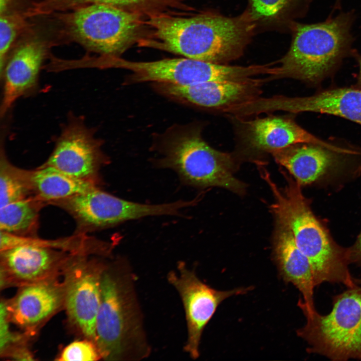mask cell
I'll return each mask as SVG.
<instances>
[{
  "instance_id": "10",
  "label": "cell",
  "mask_w": 361,
  "mask_h": 361,
  "mask_svg": "<svg viewBox=\"0 0 361 361\" xmlns=\"http://www.w3.org/2000/svg\"><path fill=\"white\" fill-rule=\"evenodd\" d=\"M67 207L82 224L107 228L148 216H175L193 205L191 201L145 204L124 200L97 188L64 200Z\"/></svg>"
},
{
  "instance_id": "8",
  "label": "cell",
  "mask_w": 361,
  "mask_h": 361,
  "mask_svg": "<svg viewBox=\"0 0 361 361\" xmlns=\"http://www.w3.org/2000/svg\"><path fill=\"white\" fill-rule=\"evenodd\" d=\"M56 36L48 16L31 17L30 25L16 41L0 71L3 83L2 117L18 99L36 91L44 62L51 49L58 46Z\"/></svg>"
},
{
  "instance_id": "6",
  "label": "cell",
  "mask_w": 361,
  "mask_h": 361,
  "mask_svg": "<svg viewBox=\"0 0 361 361\" xmlns=\"http://www.w3.org/2000/svg\"><path fill=\"white\" fill-rule=\"evenodd\" d=\"M50 15L60 45L75 43L100 56L119 57L136 38L140 24L136 14L105 4Z\"/></svg>"
},
{
  "instance_id": "18",
  "label": "cell",
  "mask_w": 361,
  "mask_h": 361,
  "mask_svg": "<svg viewBox=\"0 0 361 361\" xmlns=\"http://www.w3.org/2000/svg\"><path fill=\"white\" fill-rule=\"evenodd\" d=\"M243 137L247 144L257 150L272 152L299 143L321 145L340 152L352 154L354 150L322 140L297 124L293 119L272 116L256 118L244 123Z\"/></svg>"
},
{
  "instance_id": "22",
  "label": "cell",
  "mask_w": 361,
  "mask_h": 361,
  "mask_svg": "<svg viewBox=\"0 0 361 361\" xmlns=\"http://www.w3.org/2000/svg\"><path fill=\"white\" fill-rule=\"evenodd\" d=\"M0 209L1 231L13 234L26 232L32 228L38 216L35 205L26 198Z\"/></svg>"
},
{
  "instance_id": "21",
  "label": "cell",
  "mask_w": 361,
  "mask_h": 361,
  "mask_svg": "<svg viewBox=\"0 0 361 361\" xmlns=\"http://www.w3.org/2000/svg\"><path fill=\"white\" fill-rule=\"evenodd\" d=\"M31 187L42 199L63 200L96 187L90 179L70 176L50 166H42L29 177Z\"/></svg>"
},
{
  "instance_id": "27",
  "label": "cell",
  "mask_w": 361,
  "mask_h": 361,
  "mask_svg": "<svg viewBox=\"0 0 361 361\" xmlns=\"http://www.w3.org/2000/svg\"><path fill=\"white\" fill-rule=\"evenodd\" d=\"M294 0H249L252 19L270 20L278 16Z\"/></svg>"
},
{
  "instance_id": "25",
  "label": "cell",
  "mask_w": 361,
  "mask_h": 361,
  "mask_svg": "<svg viewBox=\"0 0 361 361\" xmlns=\"http://www.w3.org/2000/svg\"><path fill=\"white\" fill-rule=\"evenodd\" d=\"M10 169L4 161L0 175V208L26 199L31 187L30 181L23 180Z\"/></svg>"
},
{
  "instance_id": "28",
  "label": "cell",
  "mask_w": 361,
  "mask_h": 361,
  "mask_svg": "<svg viewBox=\"0 0 361 361\" xmlns=\"http://www.w3.org/2000/svg\"><path fill=\"white\" fill-rule=\"evenodd\" d=\"M8 317L6 302L1 301L0 304V353L4 355L13 348L25 344V338L29 335H24L11 331Z\"/></svg>"
},
{
  "instance_id": "26",
  "label": "cell",
  "mask_w": 361,
  "mask_h": 361,
  "mask_svg": "<svg viewBox=\"0 0 361 361\" xmlns=\"http://www.w3.org/2000/svg\"><path fill=\"white\" fill-rule=\"evenodd\" d=\"M101 358L96 343L86 339L76 340L68 344L56 359L61 361H95Z\"/></svg>"
},
{
  "instance_id": "11",
  "label": "cell",
  "mask_w": 361,
  "mask_h": 361,
  "mask_svg": "<svg viewBox=\"0 0 361 361\" xmlns=\"http://www.w3.org/2000/svg\"><path fill=\"white\" fill-rule=\"evenodd\" d=\"M177 268L176 272L168 273L167 280L179 293L185 311L188 337L184 350L192 358L197 359L203 331L219 305L226 299L245 294L253 287L218 290L202 282L185 263L179 262Z\"/></svg>"
},
{
  "instance_id": "16",
  "label": "cell",
  "mask_w": 361,
  "mask_h": 361,
  "mask_svg": "<svg viewBox=\"0 0 361 361\" xmlns=\"http://www.w3.org/2000/svg\"><path fill=\"white\" fill-rule=\"evenodd\" d=\"M265 79L210 81L189 85L154 83L161 93L198 106L223 109L258 97Z\"/></svg>"
},
{
  "instance_id": "17",
  "label": "cell",
  "mask_w": 361,
  "mask_h": 361,
  "mask_svg": "<svg viewBox=\"0 0 361 361\" xmlns=\"http://www.w3.org/2000/svg\"><path fill=\"white\" fill-rule=\"evenodd\" d=\"M64 281L56 278L20 287L16 296L6 302L8 317L32 335L40 325L65 304Z\"/></svg>"
},
{
  "instance_id": "14",
  "label": "cell",
  "mask_w": 361,
  "mask_h": 361,
  "mask_svg": "<svg viewBox=\"0 0 361 361\" xmlns=\"http://www.w3.org/2000/svg\"><path fill=\"white\" fill-rule=\"evenodd\" d=\"M101 140L83 121H68L57 138L52 153L43 166H50L73 177L85 179L97 172L106 161Z\"/></svg>"
},
{
  "instance_id": "20",
  "label": "cell",
  "mask_w": 361,
  "mask_h": 361,
  "mask_svg": "<svg viewBox=\"0 0 361 361\" xmlns=\"http://www.w3.org/2000/svg\"><path fill=\"white\" fill-rule=\"evenodd\" d=\"M276 222L273 255L280 276L301 293L303 299H300L297 303L301 309H315V286L309 261L298 247L289 228L278 220H276Z\"/></svg>"
},
{
  "instance_id": "19",
  "label": "cell",
  "mask_w": 361,
  "mask_h": 361,
  "mask_svg": "<svg viewBox=\"0 0 361 361\" xmlns=\"http://www.w3.org/2000/svg\"><path fill=\"white\" fill-rule=\"evenodd\" d=\"M271 153L300 186L313 183L341 167L346 156L351 155L313 143L296 144Z\"/></svg>"
},
{
  "instance_id": "13",
  "label": "cell",
  "mask_w": 361,
  "mask_h": 361,
  "mask_svg": "<svg viewBox=\"0 0 361 361\" xmlns=\"http://www.w3.org/2000/svg\"><path fill=\"white\" fill-rule=\"evenodd\" d=\"M54 248L30 244L1 251V287L23 286L64 273L73 257Z\"/></svg>"
},
{
  "instance_id": "2",
  "label": "cell",
  "mask_w": 361,
  "mask_h": 361,
  "mask_svg": "<svg viewBox=\"0 0 361 361\" xmlns=\"http://www.w3.org/2000/svg\"><path fill=\"white\" fill-rule=\"evenodd\" d=\"M261 174L274 195L271 209L276 220L289 228L298 247L308 259L315 286L324 282L342 284L347 288L356 285L349 270L347 249L329 237L312 213L301 186L284 174L287 185L280 189L266 170Z\"/></svg>"
},
{
  "instance_id": "31",
  "label": "cell",
  "mask_w": 361,
  "mask_h": 361,
  "mask_svg": "<svg viewBox=\"0 0 361 361\" xmlns=\"http://www.w3.org/2000/svg\"><path fill=\"white\" fill-rule=\"evenodd\" d=\"M353 56H354L356 60L357 61L359 68V75H358V82L359 84L361 85V55L358 54L357 52L354 50L352 51V55Z\"/></svg>"
},
{
  "instance_id": "23",
  "label": "cell",
  "mask_w": 361,
  "mask_h": 361,
  "mask_svg": "<svg viewBox=\"0 0 361 361\" xmlns=\"http://www.w3.org/2000/svg\"><path fill=\"white\" fill-rule=\"evenodd\" d=\"M31 18L26 14L0 15V70L16 41L29 26Z\"/></svg>"
},
{
  "instance_id": "32",
  "label": "cell",
  "mask_w": 361,
  "mask_h": 361,
  "mask_svg": "<svg viewBox=\"0 0 361 361\" xmlns=\"http://www.w3.org/2000/svg\"><path fill=\"white\" fill-rule=\"evenodd\" d=\"M340 0H336L335 5V8H338L340 6Z\"/></svg>"
},
{
  "instance_id": "9",
  "label": "cell",
  "mask_w": 361,
  "mask_h": 361,
  "mask_svg": "<svg viewBox=\"0 0 361 361\" xmlns=\"http://www.w3.org/2000/svg\"><path fill=\"white\" fill-rule=\"evenodd\" d=\"M105 68H121L132 74L127 84L145 82L189 85L210 81L239 80L257 75L255 65L230 66L188 58L165 59L154 61L135 62L120 57H108Z\"/></svg>"
},
{
  "instance_id": "30",
  "label": "cell",
  "mask_w": 361,
  "mask_h": 361,
  "mask_svg": "<svg viewBox=\"0 0 361 361\" xmlns=\"http://www.w3.org/2000/svg\"><path fill=\"white\" fill-rule=\"evenodd\" d=\"M347 255L350 264L361 266V232L354 244L347 249Z\"/></svg>"
},
{
  "instance_id": "29",
  "label": "cell",
  "mask_w": 361,
  "mask_h": 361,
  "mask_svg": "<svg viewBox=\"0 0 361 361\" xmlns=\"http://www.w3.org/2000/svg\"><path fill=\"white\" fill-rule=\"evenodd\" d=\"M33 1L0 0V15L23 14L29 17Z\"/></svg>"
},
{
  "instance_id": "24",
  "label": "cell",
  "mask_w": 361,
  "mask_h": 361,
  "mask_svg": "<svg viewBox=\"0 0 361 361\" xmlns=\"http://www.w3.org/2000/svg\"><path fill=\"white\" fill-rule=\"evenodd\" d=\"M145 0H34L32 17L65 12L92 4H105L117 7L137 4Z\"/></svg>"
},
{
  "instance_id": "1",
  "label": "cell",
  "mask_w": 361,
  "mask_h": 361,
  "mask_svg": "<svg viewBox=\"0 0 361 361\" xmlns=\"http://www.w3.org/2000/svg\"><path fill=\"white\" fill-rule=\"evenodd\" d=\"M248 12L235 18L204 14L189 18L153 15L151 46L186 58L225 64L240 57L254 29Z\"/></svg>"
},
{
  "instance_id": "7",
  "label": "cell",
  "mask_w": 361,
  "mask_h": 361,
  "mask_svg": "<svg viewBox=\"0 0 361 361\" xmlns=\"http://www.w3.org/2000/svg\"><path fill=\"white\" fill-rule=\"evenodd\" d=\"M305 325L297 335L308 344L306 351L332 360H361V286L347 288L332 297L331 311L301 310Z\"/></svg>"
},
{
  "instance_id": "15",
  "label": "cell",
  "mask_w": 361,
  "mask_h": 361,
  "mask_svg": "<svg viewBox=\"0 0 361 361\" xmlns=\"http://www.w3.org/2000/svg\"><path fill=\"white\" fill-rule=\"evenodd\" d=\"M252 108L256 114L279 110L328 114L361 124V90L336 88L306 97H259L253 101Z\"/></svg>"
},
{
  "instance_id": "12",
  "label": "cell",
  "mask_w": 361,
  "mask_h": 361,
  "mask_svg": "<svg viewBox=\"0 0 361 361\" xmlns=\"http://www.w3.org/2000/svg\"><path fill=\"white\" fill-rule=\"evenodd\" d=\"M106 265L74 257L65 271V308L70 322L96 343V321L100 301L101 276Z\"/></svg>"
},
{
  "instance_id": "3",
  "label": "cell",
  "mask_w": 361,
  "mask_h": 361,
  "mask_svg": "<svg viewBox=\"0 0 361 361\" xmlns=\"http://www.w3.org/2000/svg\"><path fill=\"white\" fill-rule=\"evenodd\" d=\"M123 260L103 271L100 301L96 321V344L102 358L138 357L148 353L130 276L120 269Z\"/></svg>"
},
{
  "instance_id": "4",
  "label": "cell",
  "mask_w": 361,
  "mask_h": 361,
  "mask_svg": "<svg viewBox=\"0 0 361 361\" xmlns=\"http://www.w3.org/2000/svg\"><path fill=\"white\" fill-rule=\"evenodd\" d=\"M353 12L310 24L295 23L291 46L279 61L280 71L270 80L289 78L316 84L352 55Z\"/></svg>"
},
{
  "instance_id": "5",
  "label": "cell",
  "mask_w": 361,
  "mask_h": 361,
  "mask_svg": "<svg viewBox=\"0 0 361 361\" xmlns=\"http://www.w3.org/2000/svg\"><path fill=\"white\" fill-rule=\"evenodd\" d=\"M158 150L157 165L174 171L185 185L221 187L240 194L245 191V184L234 175L231 154L211 147L196 128L180 126L167 132Z\"/></svg>"
}]
</instances>
